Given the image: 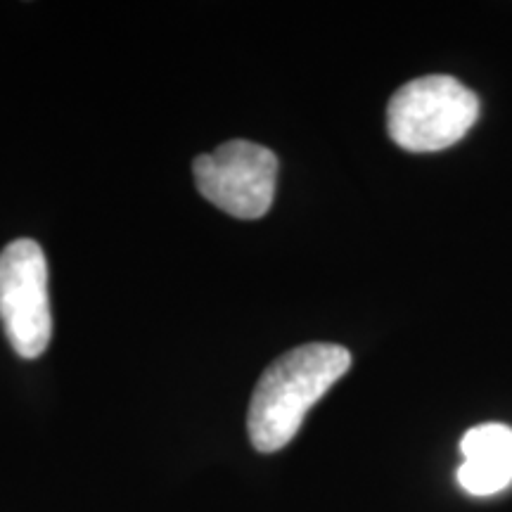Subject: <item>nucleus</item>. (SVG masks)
I'll list each match as a JSON object with an SVG mask.
<instances>
[{
  "instance_id": "20e7f679",
  "label": "nucleus",
  "mask_w": 512,
  "mask_h": 512,
  "mask_svg": "<svg viewBox=\"0 0 512 512\" xmlns=\"http://www.w3.org/2000/svg\"><path fill=\"white\" fill-rule=\"evenodd\" d=\"M197 190L207 200L235 216L261 219L271 209L278 181V157L249 140H228L192 164Z\"/></svg>"
},
{
  "instance_id": "f03ea898",
  "label": "nucleus",
  "mask_w": 512,
  "mask_h": 512,
  "mask_svg": "<svg viewBox=\"0 0 512 512\" xmlns=\"http://www.w3.org/2000/svg\"><path fill=\"white\" fill-rule=\"evenodd\" d=\"M479 117V100L470 88L446 74L408 81L392 95L387 131L408 152H437L467 136Z\"/></svg>"
},
{
  "instance_id": "7ed1b4c3",
  "label": "nucleus",
  "mask_w": 512,
  "mask_h": 512,
  "mask_svg": "<svg viewBox=\"0 0 512 512\" xmlns=\"http://www.w3.org/2000/svg\"><path fill=\"white\" fill-rule=\"evenodd\" d=\"M0 323L22 358L41 356L53 337L46 254L29 238L0 252Z\"/></svg>"
},
{
  "instance_id": "39448f33",
  "label": "nucleus",
  "mask_w": 512,
  "mask_h": 512,
  "mask_svg": "<svg viewBox=\"0 0 512 512\" xmlns=\"http://www.w3.org/2000/svg\"><path fill=\"white\" fill-rule=\"evenodd\" d=\"M458 484L472 496H491L512 482V430L501 422L472 427L460 441Z\"/></svg>"
},
{
  "instance_id": "f257e3e1",
  "label": "nucleus",
  "mask_w": 512,
  "mask_h": 512,
  "mask_svg": "<svg viewBox=\"0 0 512 512\" xmlns=\"http://www.w3.org/2000/svg\"><path fill=\"white\" fill-rule=\"evenodd\" d=\"M349 366L351 354L337 344H304L273 361L249 401L247 432L256 451L275 453L290 444L306 413Z\"/></svg>"
}]
</instances>
